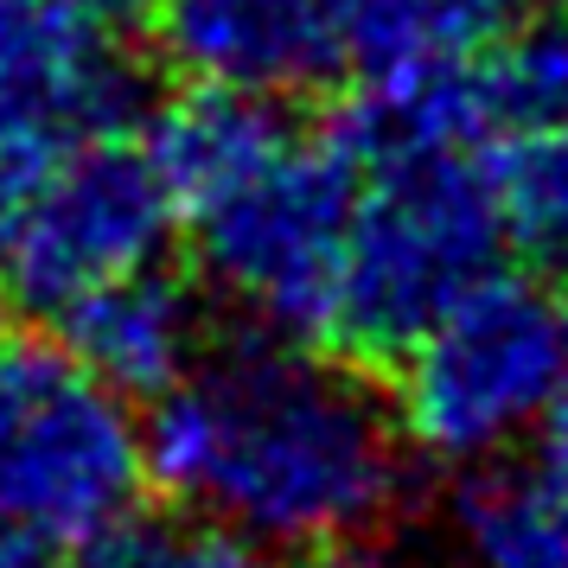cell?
Here are the masks:
<instances>
[{
    "instance_id": "1",
    "label": "cell",
    "mask_w": 568,
    "mask_h": 568,
    "mask_svg": "<svg viewBox=\"0 0 568 568\" xmlns=\"http://www.w3.org/2000/svg\"><path fill=\"white\" fill-rule=\"evenodd\" d=\"M148 479L250 549L320 556L371 537L403 498L389 403L320 345L275 333L199 352L141 422Z\"/></svg>"
},
{
    "instance_id": "2",
    "label": "cell",
    "mask_w": 568,
    "mask_h": 568,
    "mask_svg": "<svg viewBox=\"0 0 568 568\" xmlns=\"http://www.w3.org/2000/svg\"><path fill=\"white\" fill-rule=\"evenodd\" d=\"M338 134L358 160L338 338L352 352L389 358L460 287L491 275L505 250L486 173V83L428 109L358 103Z\"/></svg>"
},
{
    "instance_id": "3",
    "label": "cell",
    "mask_w": 568,
    "mask_h": 568,
    "mask_svg": "<svg viewBox=\"0 0 568 568\" xmlns=\"http://www.w3.org/2000/svg\"><path fill=\"white\" fill-rule=\"evenodd\" d=\"M389 358V422L403 447L466 473L542 428L568 377V313L530 275L491 268Z\"/></svg>"
},
{
    "instance_id": "4",
    "label": "cell",
    "mask_w": 568,
    "mask_h": 568,
    "mask_svg": "<svg viewBox=\"0 0 568 568\" xmlns=\"http://www.w3.org/2000/svg\"><path fill=\"white\" fill-rule=\"evenodd\" d=\"M358 160L345 134H287L211 205L185 211L199 268L243 307L262 333L333 345L345 301V243H352Z\"/></svg>"
},
{
    "instance_id": "5",
    "label": "cell",
    "mask_w": 568,
    "mask_h": 568,
    "mask_svg": "<svg viewBox=\"0 0 568 568\" xmlns=\"http://www.w3.org/2000/svg\"><path fill=\"white\" fill-rule=\"evenodd\" d=\"M148 486L129 396L64 345H0V530L83 542L134 511Z\"/></svg>"
},
{
    "instance_id": "6",
    "label": "cell",
    "mask_w": 568,
    "mask_h": 568,
    "mask_svg": "<svg viewBox=\"0 0 568 568\" xmlns=\"http://www.w3.org/2000/svg\"><path fill=\"white\" fill-rule=\"evenodd\" d=\"M173 231L180 205L148 148L122 134H90L52 160L32 205L0 243V268L27 307L58 313L115 275L154 268Z\"/></svg>"
},
{
    "instance_id": "7",
    "label": "cell",
    "mask_w": 568,
    "mask_h": 568,
    "mask_svg": "<svg viewBox=\"0 0 568 568\" xmlns=\"http://www.w3.org/2000/svg\"><path fill=\"white\" fill-rule=\"evenodd\" d=\"M141 78L83 0H0V122L52 141L122 134Z\"/></svg>"
},
{
    "instance_id": "8",
    "label": "cell",
    "mask_w": 568,
    "mask_h": 568,
    "mask_svg": "<svg viewBox=\"0 0 568 568\" xmlns=\"http://www.w3.org/2000/svg\"><path fill=\"white\" fill-rule=\"evenodd\" d=\"M505 0H333V58L371 109H428L479 83Z\"/></svg>"
},
{
    "instance_id": "9",
    "label": "cell",
    "mask_w": 568,
    "mask_h": 568,
    "mask_svg": "<svg viewBox=\"0 0 568 568\" xmlns=\"http://www.w3.org/2000/svg\"><path fill=\"white\" fill-rule=\"evenodd\" d=\"M154 20L166 64L205 90L287 103L338 71L333 0H160Z\"/></svg>"
},
{
    "instance_id": "10",
    "label": "cell",
    "mask_w": 568,
    "mask_h": 568,
    "mask_svg": "<svg viewBox=\"0 0 568 568\" xmlns=\"http://www.w3.org/2000/svg\"><path fill=\"white\" fill-rule=\"evenodd\" d=\"M58 326H64V352L129 403L173 389L205 352L199 294L160 262L78 294L71 307H58Z\"/></svg>"
},
{
    "instance_id": "11",
    "label": "cell",
    "mask_w": 568,
    "mask_h": 568,
    "mask_svg": "<svg viewBox=\"0 0 568 568\" xmlns=\"http://www.w3.org/2000/svg\"><path fill=\"white\" fill-rule=\"evenodd\" d=\"M287 115L282 103H262V97H236V90H205L192 83L185 97L154 115L148 129V160L160 166V180L173 192V205L199 211L211 205L224 185H236L256 160H268L287 141Z\"/></svg>"
},
{
    "instance_id": "12",
    "label": "cell",
    "mask_w": 568,
    "mask_h": 568,
    "mask_svg": "<svg viewBox=\"0 0 568 568\" xmlns=\"http://www.w3.org/2000/svg\"><path fill=\"white\" fill-rule=\"evenodd\" d=\"M447 524L460 568H568V491L542 466H466Z\"/></svg>"
},
{
    "instance_id": "13",
    "label": "cell",
    "mask_w": 568,
    "mask_h": 568,
    "mask_svg": "<svg viewBox=\"0 0 568 568\" xmlns=\"http://www.w3.org/2000/svg\"><path fill=\"white\" fill-rule=\"evenodd\" d=\"M486 173L505 243L537 268H568V129L505 122V134L486 141Z\"/></svg>"
},
{
    "instance_id": "14",
    "label": "cell",
    "mask_w": 568,
    "mask_h": 568,
    "mask_svg": "<svg viewBox=\"0 0 568 568\" xmlns=\"http://www.w3.org/2000/svg\"><path fill=\"white\" fill-rule=\"evenodd\" d=\"M64 568H250V542L217 517H115L109 530L71 542Z\"/></svg>"
},
{
    "instance_id": "15",
    "label": "cell",
    "mask_w": 568,
    "mask_h": 568,
    "mask_svg": "<svg viewBox=\"0 0 568 568\" xmlns=\"http://www.w3.org/2000/svg\"><path fill=\"white\" fill-rule=\"evenodd\" d=\"M486 109L491 122H556L568 129V0L542 7L537 27L511 39L505 58H486Z\"/></svg>"
},
{
    "instance_id": "16",
    "label": "cell",
    "mask_w": 568,
    "mask_h": 568,
    "mask_svg": "<svg viewBox=\"0 0 568 568\" xmlns=\"http://www.w3.org/2000/svg\"><path fill=\"white\" fill-rule=\"evenodd\" d=\"M58 154H64V141H52L39 129H20V122H0V243L20 224V211L32 205V192L52 173Z\"/></svg>"
},
{
    "instance_id": "17",
    "label": "cell",
    "mask_w": 568,
    "mask_h": 568,
    "mask_svg": "<svg viewBox=\"0 0 568 568\" xmlns=\"http://www.w3.org/2000/svg\"><path fill=\"white\" fill-rule=\"evenodd\" d=\"M307 568H428L409 549H389V542H338V549H320Z\"/></svg>"
},
{
    "instance_id": "18",
    "label": "cell",
    "mask_w": 568,
    "mask_h": 568,
    "mask_svg": "<svg viewBox=\"0 0 568 568\" xmlns=\"http://www.w3.org/2000/svg\"><path fill=\"white\" fill-rule=\"evenodd\" d=\"M537 435H542V473L568 491V377H562V389H556V403H549Z\"/></svg>"
},
{
    "instance_id": "19",
    "label": "cell",
    "mask_w": 568,
    "mask_h": 568,
    "mask_svg": "<svg viewBox=\"0 0 568 568\" xmlns=\"http://www.w3.org/2000/svg\"><path fill=\"white\" fill-rule=\"evenodd\" d=\"M97 20H109V27H141V20H154L160 0H83Z\"/></svg>"
},
{
    "instance_id": "20",
    "label": "cell",
    "mask_w": 568,
    "mask_h": 568,
    "mask_svg": "<svg viewBox=\"0 0 568 568\" xmlns=\"http://www.w3.org/2000/svg\"><path fill=\"white\" fill-rule=\"evenodd\" d=\"M0 568H45V542L20 537V530H0Z\"/></svg>"
},
{
    "instance_id": "21",
    "label": "cell",
    "mask_w": 568,
    "mask_h": 568,
    "mask_svg": "<svg viewBox=\"0 0 568 568\" xmlns=\"http://www.w3.org/2000/svg\"><path fill=\"white\" fill-rule=\"evenodd\" d=\"M530 7H562V0H530Z\"/></svg>"
}]
</instances>
